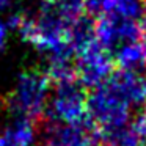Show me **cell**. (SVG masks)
<instances>
[{"label": "cell", "instance_id": "5bb4252c", "mask_svg": "<svg viewBox=\"0 0 146 146\" xmlns=\"http://www.w3.org/2000/svg\"><path fill=\"white\" fill-rule=\"evenodd\" d=\"M41 146H46V145H41Z\"/></svg>", "mask_w": 146, "mask_h": 146}, {"label": "cell", "instance_id": "8992f818", "mask_svg": "<svg viewBox=\"0 0 146 146\" xmlns=\"http://www.w3.org/2000/svg\"><path fill=\"white\" fill-rule=\"evenodd\" d=\"M108 86L115 90L130 108L146 105V74H135L123 69H115L105 80Z\"/></svg>", "mask_w": 146, "mask_h": 146}, {"label": "cell", "instance_id": "277c9868", "mask_svg": "<svg viewBox=\"0 0 146 146\" xmlns=\"http://www.w3.org/2000/svg\"><path fill=\"white\" fill-rule=\"evenodd\" d=\"M143 39L138 22L124 19L116 14H99L96 17V41L111 55L119 47Z\"/></svg>", "mask_w": 146, "mask_h": 146}, {"label": "cell", "instance_id": "3957f363", "mask_svg": "<svg viewBox=\"0 0 146 146\" xmlns=\"http://www.w3.org/2000/svg\"><path fill=\"white\" fill-rule=\"evenodd\" d=\"M86 115L99 129L119 127L129 124L130 105L104 82L88 93Z\"/></svg>", "mask_w": 146, "mask_h": 146}, {"label": "cell", "instance_id": "7a4b0ae2", "mask_svg": "<svg viewBox=\"0 0 146 146\" xmlns=\"http://www.w3.org/2000/svg\"><path fill=\"white\" fill-rule=\"evenodd\" d=\"M86 98L88 90L79 82L77 77L55 82L41 118L63 124H79L88 118Z\"/></svg>", "mask_w": 146, "mask_h": 146}, {"label": "cell", "instance_id": "4fadbf2b", "mask_svg": "<svg viewBox=\"0 0 146 146\" xmlns=\"http://www.w3.org/2000/svg\"><path fill=\"white\" fill-rule=\"evenodd\" d=\"M141 49H143V55H145V60H146V38L141 39Z\"/></svg>", "mask_w": 146, "mask_h": 146}, {"label": "cell", "instance_id": "6da1fadb", "mask_svg": "<svg viewBox=\"0 0 146 146\" xmlns=\"http://www.w3.org/2000/svg\"><path fill=\"white\" fill-rule=\"evenodd\" d=\"M50 83L46 72L35 69L24 71L17 76L14 88L0 98V107L14 118H27L38 123L47 107Z\"/></svg>", "mask_w": 146, "mask_h": 146}, {"label": "cell", "instance_id": "8fae6325", "mask_svg": "<svg viewBox=\"0 0 146 146\" xmlns=\"http://www.w3.org/2000/svg\"><path fill=\"white\" fill-rule=\"evenodd\" d=\"M133 127H135V130H137V133H138L141 143L146 145V105L141 108V111L137 115L135 123H133Z\"/></svg>", "mask_w": 146, "mask_h": 146}, {"label": "cell", "instance_id": "9c48e42d", "mask_svg": "<svg viewBox=\"0 0 146 146\" xmlns=\"http://www.w3.org/2000/svg\"><path fill=\"white\" fill-rule=\"evenodd\" d=\"M113 63L116 69L135 74H146V60L143 55L141 41L119 47L113 54Z\"/></svg>", "mask_w": 146, "mask_h": 146}, {"label": "cell", "instance_id": "30bf717a", "mask_svg": "<svg viewBox=\"0 0 146 146\" xmlns=\"http://www.w3.org/2000/svg\"><path fill=\"white\" fill-rule=\"evenodd\" d=\"M101 130V146H141L138 133L133 124H124L119 127Z\"/></svg>", "mask_w": 146, "mask_h": 146}, {"label": "cell", "instance_id": "ba28073f", "mask_svg": "<svg viewBox=\"0 0 146 146\" xmlns=\"http://www.w3.org/2000/svg\"><path fill=\"white\" fill-rule=\"evenodd\" d=\"M66 39L77 57L80 52H83L96 41V17L88 14L86 11L77 16L71 22Z\"/></svg>", "mask_w": 146, "mask_h": 146}, {"label": "cell", "instance_id": "52a82bcc", "mask_svg": "<svg viewBox=\"0 0 146 146\" xmlns=\"http://www.w3.org/2000/svg\"><path fill=\"white\" fill-rule=\"evenodd\" d=\"M38 135L36 123L27 118H14L0 130V146H33Z\"/></svg>", "mask_w": 146, "mask_h": 146}, {"label": "cell", "instance_id": "5b68a950", "mask_svg": "<svg viewBox=\"0 0 146 146\" xmlns=\"http://www.w3.org/2000/svg\"><path fill=\"white\" fill-rule=\"evenodd\" d=\"M115 71L113 58L98 41L80 52L76 60V76L86 90L101 86Z\"/></svg>", "mask_w": 146, "mask_h": 146}, {"label": "cell", "instance_id": "7c38bea8", "mask_svg": "<svg viewBox=\"0 0 146 146\" xmlns=\"http://www.w3.org/2000/svg\"><path fill=\"white\" fill-rule=\"evenodd\" d=\"M8 41V27L3 21L0 19V50H3Z\"/></svg>", "mask_w": 146, "mask_h": 146}]
</instances>
